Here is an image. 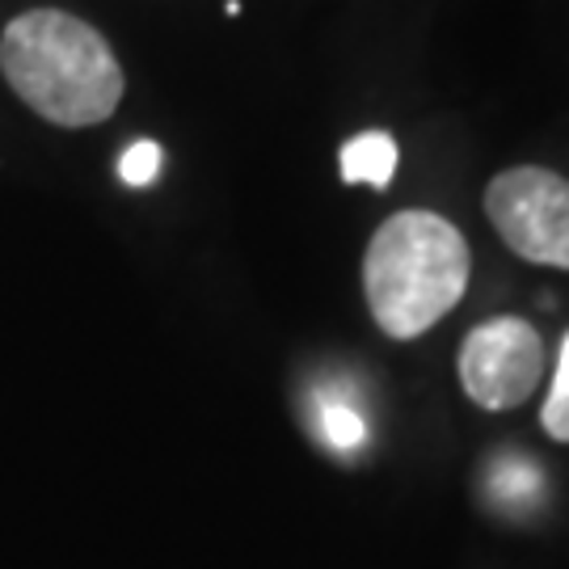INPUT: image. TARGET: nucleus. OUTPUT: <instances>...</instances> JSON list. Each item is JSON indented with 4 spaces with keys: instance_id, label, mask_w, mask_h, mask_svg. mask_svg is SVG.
<instances>
[{
    "instance_id": "obj_1",
    "label": "nucleus",
    "mask_w": 569,
    "mask_h": 569,
    "mask_svg": "<svg viewBox=\"0 0 569 569\" xmlns=\"http://www.w3.org/2000/svg\"><path fill=\"white\" fill-rule=\"evenodd\" d=\"M0 72L39 119L68 131L106 122L127 89L102 30L63 9H30L9 21L0 34Z\"/></svg>"
},
{
    "instance_id": "obj_2",
    "label": "nucleus",
    "mask_w": 569,
    "mask_h": 569,
    "mask_svg": "<svg viewBox=\"0 0 569 569\" xmlns=\"http://www.w3.org/2000/svg\"><path fill=\"white\" fill-rule=\"evenodd\" d=\"M472 253L465 232L439 211L409 207L371 232L363 253V296L376 326L413 342L465 300Z\"/></svg>"
},
{
    "instance_id": "obj_3",
    "label": "nucleus",
    "mask_w": 569,
    "mask_h": 569,
    "mask_svg": "<svg viewBox=\"0 0 569 569\" xmlns=\"http://www.w3.org/2000/svg\"><path fill=\"white\" fill-rule=\"evenodd\" d=\"M493 232L531 266L569 270V178L545 164H515L486 186Z\"/></svg>"
},
{
    "instance_id": "obj_4",
    "label": "nucleus",
    "mask_w": 569,
    "mask_h": 569,
    "mask_svg": "<svg viewBox=\"0 0 569 569\" xmlns=\"http://www.w3.org/2000/svg\"><path fill=\"white\" fill-rule=\"evenodd\" d=\"M460 388L489 413L519 409L545 380V338L523 317H493L460 342Z\"/></svg>"
},
{
    "instance_id": "obj_5",
    "label": "nucleus",
    "mask_w": 569,
    "mask_h": 569,
    "mask_svg": "<svg viewBox=\"0 0 569 569\" xmlns=\"http://www.w3.org/2000/svg\"><path fill=\"white\" fill-rule=\"evenodd\" d=\"M397 161H401V148L388 131H363L342 148V182L346 186H376L385 190L397 173Z\"/></svg>"
},
{
    "instance_id": "obj_6",
    "label": "nucleus",
    "mask_w": 569,
    "mask_h": 569,
    "mask_svg": "<svg viewBox=\"0 0 569 569\" xmlns=\"http://www.w3.org/2000/svg\"><path fill=\"white\" fill-rule=\"evenodd\" d=\"M540 422L549 430V439L569 443V333L561 342V355H557V371H552V388L545 409H540Z\"/></svg>"
},
{
    "instance_id": "obj_7",
    "label": "nucleus",
    "mask_w": 569,
    "mask_h": 569,
    "mask_svg": "<svg viewBox=\"0 0 569 569\" xmlns=\"http://www.w3.org/2000/svg\"><path fill=\"white\" fill-rule=\"evenodd\" d=\"M321 430H326L329 448L355 451L367 439V422L359 409H350L346 401H321Z\"/></svg>"
},
{
    "instance_id": "obj_8",
    "label": "nucleus",
    "mask_w": 569,
    "mask_h": 569,
    "mask_svg": "<svg viewBox=\"0 0 569 569\" xmlns=\"http://www.w3.org/2000/svg\"><path fill=\"white\" fill-rule=\"evenodd\" d=\"M161 164H164L161 143L140 140V143H131V148L122 152L119 178H122L127 186H152V182H157V173H161Z\"/></svg>"
}]
</instances>
